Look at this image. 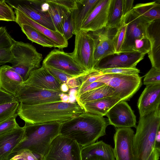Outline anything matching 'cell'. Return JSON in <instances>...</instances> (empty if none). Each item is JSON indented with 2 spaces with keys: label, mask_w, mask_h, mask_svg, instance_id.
<instances>
[{
  "label": "cell",
  "mask_w": 160,
  "mask_h": 160,
  "mask_svg": "<svg viewBox=\"0 0 160 160\" xmlns=\"http://www.w3.org/2000/svg\"><path fill=\"white\" fill-rule=\"evenodd\" d=\"M85 112L77 102L70 103L61 101L37 104L19 103L17 113L25 123L35 124L63 122Z\"/></svg>",
  "instance_id": "cell-1"
},
{
  "label": "cell",
  "mask_w": 160,
  "mask_h": 160,
  "mask_svg": "<svg viewBox=\"0 0 160 160\" xmlns=\"http://www.w3.org/2000/svg\"><path fill=\"white\" fill-rule=\"evenodd\" d=\"M108 124L103 117L85 112L62 122L60 135L75 140L83 147L105 135Z\"/></svg>",
  "instance_id": "cell-2"
},
{
  "label": "cell",
  "mask_w": 160,
  "mask_h": 160,
  "mask_svg": "<svg viewBox=\"0 0 160 160\" xmlns=\"http://www.w3.org/2000/svg\"><path fill=\"white\" fill-rule=\"evenodd\" d=\"M62 123L53 122L35 124L25 123L23 126V139L9 156L28 150L39 156L41 160L47 153L52 141L60 134Z\"/></svg>",
  "instance_id": "cell-3"
},
{
  "label": "cell",
  "mask_w": 160,
  "mask_h": 160,
  "mask_svg": "<svg viewBox=\"0 0 160 160\" xmlns=\"http://www.w3.org/2000/svg\"><path fill=\"white\" fill-rule=\"evenodd\" d=\"M160 126V108L140 117L133 138L134 160H147L157 145L156 137Z\"/></svg>",
  "instance_id": "cell-4"
},
{
  "label": "cell",
  "mask_w": 160,
  "mask_h": 160,
  "mask_svg": "<svg viewBox=\"0 0 160 160\" xmlns=\"http://www.w3.org/2000/svg\"><path fill=\"white\" fill-rule=\"evenodd\" d=\"M12 53V58L10 63L13 70L21 77L23 82L33 70L40 68L42 54L32 44L14 40Z\"/></svg>",
  "instance_id": "cell-5"
},
{
  "label": "cell",
  "mask_w": 160,
  "mask_h": 160,
  "mask_svg": "<svg viewBox=\"0 0 160 160\" xmlns=\"http://www.w3.org/2000/svg\"><path fill=\"white\" fill-rule=\"evenodd\" d=\"M97 81L113 88L116 96L121 101H125L129 100L142 84V77L139 75L101 73L100 78Z\"/></svg>",
  "instance_id": "cell-6"
},
{
  "label": "cell",
  "mask_w": 160,
  "mask_h": 160,
  "mask_svg": "<svg viewBox=\"0 0 160 160\" xmlns=\"http://www.w3.org/2000/svg\"><path fill=\"white\" fill-rule=\"evenodd\" d=\"M6 2L12 8L21 12L33 21L51 30L56 31L48 11L49 5L47 0H6Z\"/></svg>",
  "instance_id": "cell-7"
},
{
  "label": "cell",
  "mask_w": 160,
  "mask_h": 160,
  "mask_svg": "<svg viewBox=\"0 0 160 160\" xmlns=\"http://www.w3.org/2000/svg\"><path fill=\"white\" fill-rule=\"evenodd\" d=\"M75 35L74 48L71 55L84 70L90 72L95 66V39L89 32L82 30Z\"/></svg>",
  "instance_id": "cell-8"
},
{
  "label": "cell",
  "mask_w": 160,
  "mask_h": 160,
  "mask_svg": "<svg viewBox=\"0 0 160 160\" xmlns=\"http://www.w3.org/2000/svg\"><path fill=\"white\" fill-rule=\"evenodd\" d=\"M82 147L75 140L59 134L41 160H82Z\"/></svg>",
  "instance_id": "cell-9"
},
{
  "label": "cell",
  "mask_w": 160,
  "mask_h": 160,
  "mask_svg": "<svg viewBox=\"0 0 160 160\" xmlns=\"http://www.w3.org/2000/svg\"><path fill=\"white\" fill-rule=\"evenodd\" d=\"M42 65L51 68L72 77H79L87 72L76 61L71 53H67L60 49L54 48L43 60Z\"/></svg>",
  "instance_id": "cell-10"
},
{
  "label": "cell",
  "mask_w": 160,
  "mask_h": 160,
  "mask_svg": "<svg viewBox=\"0 0 160 160\" xmlns=\"http://www.w3.org/2000/svg\"><path fill=\"white\" fill-rule=\"evenodd\" d=\"M122 21L127 25V29L121 53L131 52L135 40L147 37V28L152 21L140 16L133 8L123 16Z\"/></svg>",
  "instance_id": "cell-11"
},
{
  "label": "cell",
  "mask_w": 160,
  "mask_h": 160,
  "mask_svg": "<svg viewBox=\"0 0 160 160\" xmlns=\"http://www.w3.org/2000/svg\"><path fill=\"white\" fill-rule=\"evenodd\" d=\"M61 93V92L46 90L32 85L22 84L15 97L19 103L37 104L61 101L60 94Z\"/></svg>",
  "instance_id": "cell-12"
},
{
  "label": "cell",
  "mask_w": 160,
  "mask_h": 160,
  "mask_svg": "<svg viewBox=\"0 0 160 160\" xmlns=\"http://www.w3.org/2000/svg\"><path fill=\"white\" fill-rule=\"evenodd\" d=\"M131 128H117L114 134L113 152L116 160H134L133 138Z\"/></svg>",
  "instance_id": "cell-13"
},
{
  "label": "cell",
  "mask_w": 160,
  "mask_h": 160,
  "mask_svg": "<svg viewBox=\"0 0 160 160\" xmlns=\"http://www.w3.org/2000/svg\"><path fill=\"white\" fill-rule=\"evenodd\" d=\"M145 55L136 52L114 54L102 59L96 65L94 69L99 70L114 68H135Z\"/></svg>",
  "instance_id": "cell-14"
},
{
  "label": "cell",
  "mask_w": 160,
  "mask_h": 160,
  "mask_svg": "<svg viewBox=\"0 0 160 160\" xmlns=\"http://www.w3.org/2000/svg\"><path fill=\"white\" fill-rule=\"evenodd\" d=\"M106 116L108 123L117 128H136V116L127 102L121 101L114 105Z\"/></svg>",
  "instance_id": "cell-15"
},
{
  "label": "cell",
  "mask_w": 160,
  "mask_h": 160,
  "mask_svg": "<svg viewBox=\"0 0 160 160\" xmlns=\"http://www.w3.org/2000/svg\"><path fill=\"white\" fill-rule=\"evenodd\" d=\"M111 1L99 0L82 24L80 30L93 32L105 28Z\"/></svg>",
  "instance_id": "cell-16"
},
{
  "label": "cell",
  "mask_w": 160,
  "mask_h": 160,
  "mask_svg": "<svg viewBox=\"0 0 160 160\" xmlns=\"http://www.w3.org/2000/svg\"><path fill=\"white\" fill-rule=\"evenodd\" d=\"M160 84L146 86L140 96L138 107L140 117L160 108Z\"/></svg>",
  "instance_id": "cell-17"
},
{
  "label": "cell",
  "mask_w": 160,
  "mask_h": 160,
  "mask_svg": "<svg viewBox=\"0 0 160 160\" xmlns=\"http://www.w3.org/2000/svg\"><path fill=\"white\" fill-rule=\"evenodd\" d=\"M23 84L32 85L46 90L61 92V84L43 65L40 68L33 70Z\"/></svg>",
  "instance_id": "cell-18"
},
{
  "label": "cell",
  "mask_w": 160,
  "mask_h": 160,
  "mask_svg": "<svg viewBox=\"0 0 160 160\" xmlns=\"http://www.w3.org/2000/svg\"><path fill=\"white\" fill-rule=\"evenodd\" d=\"M14 10L16 17L15 22L19 26L27 24L32 26L55 42L59 49L68 47V41L61 33L57 31L51 30L35 22L21 12L16 9Z\"/></svg>",
  "instance_id": "cell-19"
},
{
  "label": "cell",
  "mask_w": 160,
  "mask_h": 160,
  "mask_svg": "<svg viewBox=\"0 0 160 160\" xmlns=\"http://www.w3.org/2000/svg\"><path fill=\"white\" fill-rule=\"evenodd\" d=\"M82 160H115L113 148L102 141L82 147Z\"/></svg>",
  "instance_id": "cell-20"
},
{
  "label": "cell",
  "mask_w": 160,
  "mask_h": 160,
  "mask_svg": "<svg viewBox=\"0 0 160 160\" xmlns=\"http://www.w3.org/2000/svg\"><path fill=\"white\" fill-rule=\"evenodd\" d=\"M146 36L150 44L148 54L152 67L160 70V19L153 21L149 24Z\"/></svg>",
  "instance_id": "cell-21"
},
{
  "label": "cell",
  "mask_w": 160,
  "mask_h": 160,
  "mask_svg": "<svg viewBox=\"0 0 160 160\" xmlns=\"http://www.w3.org/2000/svg\"><path fill=\"white\" fill-rule=\"evenodd\" d=\"M24 127L0 135V160H7L13 150L23 139Z\"/></svg>",
  "instance_id": "cell-22"
},
{
  "label": "cell",
  "mask_w": 160,
  "mask_h": 160,
  "mask_svg": "<svg viewBox=\"0 0 160 160\" xmlns=\"http://www.w3.org/2000/svg\"><path fill=\"white\" fill-rule=\"evenodd\" d=\"M23 81L11 66L3 65L0 67V88L16 96Z\"/></svg>",
  "instance_id": "cell-23"
},
{
  "label": "cell",
  "mask_w": 160,
  "mask_h": 160,
  "mask_svg": "<svg viewBox=\"0 0 160 160\" xmlns=\"http://www.w3.org/2000/svg\"><path fill=\"white\" fill-rule=\"evenodd\" d=\"M99 0H76V8L71 12L73 26V34L81 30L82 24Z\"/></svg>",
  "instance_id": "cell-24"
},
{
  "label": "cell",
  "mask_w": 160,
  "mask_h": 160,
  "mask_svg": "<svg viewBox=\"0 0 160 160\" xmlns=\"http://www.w3.org/2000/svg\"><path fill=\"white\" fill-rule=\"evenodd\" d=\"M118 97L113 96L81 104L85 112L103 117L116 104L121 101Z\"/></svg>",
  "instance_id": "cell-25"
},
{
  "label": "cell",
  "mask_w": 160,
  "mask_h": 160,
  "mask_svg": "<svg viewBox=\"0 0 160 160\" xmlns=\"http://www.w3.org/2000/svg\"><path fill=\"white\" fill-rule=\"evenodd\" d=\"M14 40L5 27H0V66L10 63L11 61L12 48Z\"/></svg>",
  "instance_id": "cell-26"
},
{
  "label": "cell",
  "mask_w": 160,
  "mask_h": 160,
  "mask_svg": "<svg viewBox=\"0 0 160 160\" xmlns=\"http://www.w3.org/2000/svg\"><path fill=\"white\" fill-rule=\"evenodd\" d=\"M116 96L114 90L105 84L87 92L79 97L76 98V101L80 105L92 102L104 98Z\"/></svg>",
  "instance_id": "cell-27"
},
{
  "label": "cell",
  "mask_w": 160,
  "mask_h": 160,
  "mask_svg": "<svg viewBox=\"0 0 160 160\" xmlns=\"http://www.w3.org/2000/svg\"><path fill=\"white\" fill-rule=\"evenodd\" d=\"M123 0H111L105 28L109 30L112 29L117 30L122 23L123 13Z\"/></svg>",
  "instance_id": "cell-28"
},
{
  "label": "cell",
  "mask_w": 160,
  "mask_h": 160,
  "mask_svg": "<svg viewBox=\"0 0 160 160\" xmlns=\"http://www.w3.org/2000/svg\"><path fill=\"white\" fill-rule=\"evenodd\" d=\"M133 10L140 16L149 21L160 19V1L136 4Z\"/></svg>",
  "instance_id": "cell-29"
},
{
  "label": "cell",
  "mask_w": 160,
  "mask_h": 160,
  "mask_svg": "<svg viewBox=\"0 0 160 160\" xmlns=\"http://www.w3.org/2000/svg\"><path fill=\"white\" fill-rule=\"evenodd\" d=\"M20 26L27 38L32 42L43 47L58 48L55 42L32 26L27 24H22Z\"/></svg>",
  "instance_id": "cell-30"
},
{
  "label": "cell",
  "mask_w": 160,
  "mask_h": 160,
  "mask_svg": "<svg viewBox=\"0 0 160 160\" xmlns=\"http://www.w3.org/2000/svg\"><path fill=\"white\" fill-rule=\"evenodd\" d=\"M47 1L49 5L48 11L56 30L62 35V18L65 13L69 11L64 7L52 2L50 0Z\"/></svg>",
  "instance_id": "cell-31"
},
{
  "label": "cell",
  "mask_w": 160,
  "mask_h": 160,
  "mask_svg": "<svg viewBox=\"0 0 160 160\" xmlns=\"http://www.w3.org/2000/svg\"><path fill=\"white\" fill-rule=\"evenodd\" d=\"M127 29V25L122 21L121 25L117 29L112 40L116 54L121 53L122 48L124 40Z\"/></svg>",
  "instance_id": "cell-32"
},
{
  "label": "cell",
  "mask_w": 160,
  "mask_h": 160,
  "mask_svg": "<svg viewBox=\"0 0 160 160\" xmlns=\"http://www.w3.org/2000/svg\"><path fill=\"white\" fill-rule=\"evenodd\" d=\"M18 101L7 102L0 104V122L16 113L19 106Z\"/></svg>",
  "instance_id": "cell-33"
},
{
  "label": "cell",
  "mask_w": 160,
  "mask_h": 160,
  "mask_svg": "<svg viewBox=\"0 0 160 160\" xmlns=\"http://www.w3.org/2000/svg\"><path fill=\"white\" fill-rule=\"evenodd\" d=\"M62 35L68 41L71 38L73 34V26L71 12L69 11L66 12L62 19Z\"/></svg>",
  "instance_id": "cell-34"
},
{
  "label": "cell",
  "mask_w": 160,
  "mask_h": 160,
  "mask_svg": "<svg viewBox=\"0 0 160 160\" xmlns=\"http://www.w3.org/2000/svg\"><path fill=\"white\" fill-rule=\"evenodd\" d=\"M150 48L149 40L147 37H142L135 40L131 52H136L145 55L149 53Z\"/></svg>",
  "instance_id": "cell-35"
},
{
  "label": "cell",
  "mask_w": 160,
  "mask_h": 160,
  "mask_svg": "<svg viewBox=\"0 0 160 160\" xmlns=\"http://www.w3.org/2000/svg\"><path fill=\"white\" fill-rule=\"evenodd\" d=\"M12 9L6 0H0V17L5 21L16 22L15 14Z\"/></svg>",
  "instance_id": "cell-36"
},
{
  "label": "cell",
  "mask_w": 160,
  "mask_h": 160,
  "mask_svg": "<svg viewBox=\"0 0 160 160\" xmlns=\"http://www.w3.org/2000/svg\"><path fill=\"white\" fill-rule=\"evenodd\" d=\"M102 74H116L126 75H139L140 70L135 68H114L98 70Z\"/></svg>",
  "instance_id": "cell-37"
},
{
  "label": "cell",
  "mask_w": 160,
  "mask_h": 160,
  "mask_svg": "<svg viewBox=\"0 0 160 160\" xmlns=\"http://www.w3.org/2000/svg\"><path fill=\"white\" fill-rule=\"evenodd\" d=\"M17 116L16 113L9 118L0 122V135L20 127L16 120Z\"/></svg>",
  "instance_id": "cell-38"
},
{
  "label": "cell",
  "mask_w": 160,
  "mask_h": 160,
  "mask_svg": "<svg viewBox=\"0 0 160 160\" xmlns=\"http://www.w3.org/2000/svg\"><path fill=\"white\" fill-rule=\"evenodd\" d=\"M143 84L146 86L160 84V70L152 67L145 75Z\"/></svg>",
  "instance_id": "cell-39"
},
{
  "label": "cell",
  "mask_w": 160,
  "mask_h": 160,
  "mask_svg": "<svg viewBox=\"0 0 160 160\" xmlns=\"http://www.w3.org/2000/svg\"><path fill=\"white\" fill-rule=\"evenodd\" d=\"M48 72L61 84L66 83L68 80L72 76L57 69L45 67Z\"/></svg>",
  "instance_id": "cell-40"
},
{
  "label": "cell",
  "mask_w": 160,
  "mask_h": 160,
  "mask_svg": "<svg viewBox=\"0 0 160 160\" xmlns=\"http://www.w3.org/2000/svg\"><path fill=\"white\" fill-rule=\"evenodd\" d=\"M104 85L105 84L103 83L98 81L92 83L82 89H78L77 97H79L87 92L99 88Z\"/></svg>",
  "instance_id": "cell-41"
},
{
  "label": "cell",
  "mask_w": 160,
  "mask_h": 160,
  "mask_svg": "<svg viewBox=\"0 0 160 160\" xmlns=\"http://www.w3.org/2000/svg\"><path fill=\"white\" fill-rule=\"evenodd\" d=\"M50 1L64 7L71 12L76 8V0H50Z\"/></svg>",
  "instance_id": "cell-42"
},
{
  "label": "cell",
  "mask_w": 160,
  "mask_h": 160,
  "mask_svg": "<svg viewBox=\"0 0 160 160\" xmlns=\"http://www.w3.org/2000/svg\"><path fill=\"white\" fill-rule=\"evenodd\" d=\"M17 101H18L15 96L8 93L0 88V104Z\"/></svg>",
  "instance_id": "cell-43"
},
{
  "label": "cell",
  "mask_w": 160,
  "mask_h": 160,
  "mask_svg": "<svg viewBox=\"0 0 160 160\" xmlns=\"http://www.w3.org/2000/svg\"><path fill=\"white\" fill-rule=\"evenodd\" d=\"M66 84L69 88H78L80 86L81 82L79 77L70 78L67 80Z\"/></svg>",
  "instance_id": "cell-44"
},
{
  "label": "cell",
  "mask_w": 160,
  "mask_h": 160,
  "mask_svg": "<svg viewBox=\"0 0 160 160\" xmlns=\"http://www.w3.org/2000/svg\"><path fill=\"white\" fill-rule=\"evenodd\" d=\"M134 1L133 0H123V16L132 9Z\"/></svg>",
  "instance_id": "cell-45"
},
{
  "label": "cell",
  "mask_w": 160,
  "mask_h": 160,
  "mask_svg": "<svg viewBox=\"0 0 160 160\" xmlns=\"http://www.w3.org/2000/svg\"><path fill=\"white\" fill-rule=\"evenodd\" d=\"M19 153L21 154L25 160H40L29 150H26L23 151L18 154Z\"/></svg>",
  "instance_id": "cell-46"
},
{
  "label": "cell",
  "mask_w": 160,
  "mask_h": 160,
  "mask_svg": "<svg viewBox=\"0 0 160 160\" xmlns=\"http://www.w3.org/2000/svg\"><path fill=\"white\" fill-rule=\"evenodd\" d=\"M160 154V147H156L152 152L147 160H159Z\"/></svg>",
  "instance_id": "cell-47"
},
{
  "label": "cell",
  "mask_w": 160,
  "mask_h": 160,
  "mask_svg": "<svg viewBox=\"0 0 160 160\" xmlns=\"http://www.w3.org/2000/svg\"><path fill=\"white\" fill-rule=\"evenodd\" d=\"M61 101L65 102H69L68 94L66 93L62 92L60 94Z\"/></svg>",
  "instance_id": "cell-48"
},
{
  "label": "cell",
  "mask_w": 160,
  "mask_h": 160,
  "mask_svg": "<svg viewBox=\"0 0 160 160\" xmlns=\"http://www.w3.org/2000/svg\"><path fill=\"white\" fill-rule=\"evenodd\" d=\"M7 160H25L21 154H17L12 156H9Z\"/></svg>",
  "instance_id": "cell-49"
},
{
  "label": "cell",
  "mask_w": 160,
  "mask_h": 160,
  "mask_svg": "<svg viewBox=\"0 0 160 160\" xmlns=\"http://www.w3.org/2000/svg\"><path fill=\"white\" fill-rule=\"evenodd\" d=\"M60 90L62 92L66 93L68 92L69 88L66 83H64L61 84Z\"/></svg>",
  "instance_id": "cell-50"
},
{
  "label": "cell",
  "mask_w": 160,
  "mask_h": 160,
  "mask_svg": "<svg viewBox=\"0 0 160 160\" xmlns=\"http://www.w3.org/2000/svg\"><path fill=\"white\" fill-rule=\"evenodd\" d=\"M0 20L4 21V19H3L2 18H1V17H0Z\"/></svg>",
  "instance_id": "cell-51"
}]
</instances>
